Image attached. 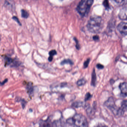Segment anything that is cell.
Instances as JSON below:
<instances>
[{
  "mask_svg": "<svg viewBox=\"0 0 127 127\" xmlns=\"http://www.w3.org/2000/svg\"><path fill=\"white\" fill-rule=\"evenodd\" d=\"M103 21L100 16L91 17L88 21L87 28L88 31L93 33H97L100 32L103 27Z\"/></svg>",
  "mask_w": 127,
  "mask_h": 127,
  "instance_id": "obj_1",
  "label": "cell"
},
{
  "mask_svg": "<svg viewBox=\"0 0 127 127\" xmlns=\"http://www.w3.org/2000/svg\"><path fill=\"white\" fill-rule=\"evenodd\" d=\"M67 124L77 127H87L88 123L86 117L82 114H76L72 118L67 120Z\"/></svg>",
  "mask_w": 127,
  "mask_h": 127,
  "instance_id": "obj_2",
  "label": "cell"
},
{
  "mask_svg": "<svg viewBox=\"0 0 127 127\" xmlns=\"http://www.w3.org/2000/svg\"><path fill=\"white\" fill-rule=\"evenodd\" d=\"M94 0H81L76 7L77 12L81 17L87 16L93 4Z\"/></svg>",
  "mask_w": 127,
  "mask_h": 127,
  "instance_id": "obj_3",
  "label": "cell"
},
{
  "mask_svg": "<svg viewBox=\"0 0 127 127\" xmlns=\"http://www.w3.org/2000/svg\"><path fill=\"white\" fill-rule=\"evenodd\" d=\"M104 105L105 106L111 110L113 113L116 112L117 114V112L118 108L117 109L116 106L115 104V101L113 97H111L109 98V99L105 102Z\"/></svg>",
  "mask_w": 127,
  "mask_h": 127,
  "instance_id": "obj_4",
  "label": "cell"
},
{
  "mask_svg": "<svg viewBox=\"0 0 127 127\" xmlns=\"http://www.w3.org/2000/svg\"><path fill=\"white\" fill-rule=\"evenodd\" d=\"M127 24L124 22H121L117 27V29L120 33L123 36L127 35Z\"/></svg>",
  "mask_w": 127,
  "mask_h": 127,
  "instance_id": "obj_5",
  "label": "cell"
},
{
  "mask_svg": "<svg viewBox=\"0 0 127 127\" xmlns=\"http://www.w3.org/2000/svg\"><path fill=\"white\" fill-rule=\"evenodd\" d=\"M127 100H124L122 102L121 107L118 108L117 112V114L118 116H122L123 115L125 112L127 111Z\"/></svg>",
  "mask_w": 127,
  "mask_h": 127,
  "instance_id": "obj_6",
  "label": "cell"
},
{
  "mask_svg": "<svg viewBox=\"0 0 127 127\" xmlns=\"http://www.w3.org/2000/svg\"><path fill=\"white\" fill-rule=\"evenodd\" d=\"M119 88L121 91V95L123 97L127 96V83L126 82L121 83L119 85Z\"/></svg>",
  "mask_w": 127,
  "mask_h": 127,
  "instance_id": "obj_7",
  "label": "cell"
},
{
  "mask_svg": "<svg viewBox=\"0 0 127 127\" xmlns=\"http://www.w3.org/2000/svg\"><path fill=\"white\" fill-rule=\"evenodd\" d=\"M119 18L122 20H127V7L123 8L120 10L119 14Z\"/></svg>",
  "mask_w": 127,
  "mask_h": 127,
  "instance_id": "obj_8",
  "label": "cell"
},
{
  "mask_svg": "<svg viewBox=\"0 0 127 127\" xmlns=\"http://www.w3.org/2000/svg\"><path fill=\"white\" fill-rule=\"evenodd\" d=\"M96 76L95 69H94L92 73V78H91V85L92 86H95L96 84Z\"/></svg>",
  "mask_w": 127,
  "mask_h": 127,
  "instance_id": "obj_9",
  "label": "cell"
},
{
  "mask_svg": "<svg viewBox=\"0 0 127 127\" xmlns=\"http://www.w3.org/2000/svg\"><path fill=\"white\" fill-rule=\"evenodd\" d=\"M86 112H87V114L88 116H91L93 113H94V108L93 109L90 104L87 105H86L85 107Z\"/></svg>",
  "mask_w": 127,
  "mask_h": 127,
  "instance_id": "obj_10",
  "label": "cell"
},
{
  "mask_svg": "<svg viewBox=\"0 0 127 127\" xmlns=\"http://www.w3.org/2000/svg\"><path fill=\"white\" fill-rule=\"evenodd\" d=\"M72 105L73 107L78 108L82 107L84 105V102L81 101H77L73 103Z\"/></svg>",
  "mask_w": 127,
  "mask_h": 127,
  "instance_id": "obj_11",
  "label": "cell"
},
{
  "mask_svg": "<svg viewBox=\"0 0 127 127\" xmlns=\"http://www.w3.org/2000/svg\"><path fill=\"white\" fill-rule=\"evenodd\" d=\"M27 91L29 94L30 95H32L33 93L34 89H33V86L31 83H29L27 85Z\"/></svg>",
  "mask_w": 127,
  "mask_h": 127,
  "instance_id": "obj_12",
  "label": "cell"
},
{
  "mask_svg": "<svg viewBox=\"0 0 127 127\" xmlns=\"http://www.w3.org/2000/svg\"><path fill=\"white\" fill-rule=\"evenodd\" d=\"M21 16L23 18L27 19L29 17V14L27 11H26L25 9H22L21 11Z\"/></svg>",
  "mask_w": 127,
  "mask_h": 127,
  "instance_id": "obj_13",
  "label": "cell"
},
{
  "mask_svg": "<svg viewBox=\"0 0 127 127\" xmlns=\"http://www.w3.org/2000/svg\"><path fill=\"white\" fill-rule=\"evenodd\" d=\"M66 64H69L70 65H73V62L72 61L69 59H64L61 62V65H64Z\"/></svg>",
  "mask_w": 127,
  "mask_h": 127,
  "instance_id": "obj_14",
  "label": "cell"
},
{
  "mask_svg": "<svg viewBox=\"0 0 127 127\" xmlns=\"http://www.w3.org/2000/svg\"><path fill=\"white\" fill-rule=\"evenodd\" d=\"M86 79H82L79 80L77 81V85L79 86H81L82 85H84L86 84Z\"/></svg>",
  "mask_w": 127,
  "mask_h": 127,
  "instance_id": "obj_15",
  "label": "cell"
},
{
  "mask_svg": "<svg viewBox=\"0 0 127 127\" xmlns=\"http://www.w3.org/2000/svg\"><path fill=\"white\" fill-rule=\"evenodd\" d=\"M103 5L106 10H109L110 9L108 0H104L103 2Z\"/></svg>",
  "mask_w": 127,
  "mask_h": 127,
  "instance_id": "obj_16",
  "label": "cell"
},
{
  "mask_svg": "<svg viewBox=\"0 0 127 127\" xmlns=\"http://www.w3.org/2000/svg\"><path fill=\"white\" fill-rule=\"evenodd\" d=\"M41 125H40V126H44V127H48V126H50V122L49 121H43V123L42 122L41 123Z\"/></svg>",
  "mask_w": 127,
  "mask_h": 127,
  "instance_id": "obj_17",
  "label": "cell"
},
{
  "mask_svg": "<svg viewBox=\"0 0 127 127\" xmlns=\"http://www.w3.org/2000/svg\"><path fill=\"white\" fill-rule=\"evenodd\" d=\"M74 41L76 43V49L78 50H79L80 49V46L79 45V41H78V39L76 37H74L73 38Z\"/></svg>",
  "mask_w": 127,
  "mask_h": 127,
  "instance_id": "obj_18",
  "label": "cell"
},
{
  "mask_svg": "<svg viewBox=\"0 0 127 127\" xmlns=\"http://www.w3.org/2000/svg\"><path fill=\"white\" fill-rule=\"evenodd\" d=\"M91 97H92V95L90 93H87L85 95V101H87L89 100L91 98Z\"/></svg>",
  "mask_w": 127,
  "mask_h": 127,
  "instance_id": "obj_19",
  "label": "cell"
},
{
  "mask_svg": "<svg viewBox=\"0 0 127 127\" xmlns=\"http://www.w3.org/2000/svg\"><path fill=\"white\" fill-rule=\"evenodd\" d=\"M90 61V59H87V60L85 62L84 64V68H86L88 67Z\"/></svg>",
  "mask_w": 127,
  "mask_h": 127,
  "instance_id": "obj_20",
  "label": "cell"
},
{
  "mask_svg": "<svg viewBox=\"0 0 127 127\" xmlns=\"http://www.w3.org/2000/svg\"><path fill=\"white\" fill-rule=\"evenodd\" d=\"M56 54H57V52L55 50H52L49 52L50 56H52V57L56 55Z\"/></svg>",
  "mask_w": 127,
  "mask_h": 127,
  "instance_id": "obj_21",
  "label": "cell"
},
{
  "mask_svg": "<svg viewBox=\"0 0 127 127\" xmlns=\"http://www.w3.org/2000/svg\"><path fill=\"white\" fill-rule=\"evenodd\" d=\"M6 60L7 64H12V62H13V60L11 58H8V57H6Z\"/></svg>",
  "mask_w": 127,
  "mask_h": 127,
  "instance_id": "obj_22",
  "label": "cell"
},
{
  "mask_svg": "<svg viewBox=\"0 0 127 127\" xmlns=\"http://www.w3.org/2000/svg\"><path fill=\"white\" fill-rule=\"evenodd\" d=\"M12 19L14 20L15 21L17 22L18 23V24L21 26V23L20 22V21H19V19H18L17 17H13V18H12Z\"/></svg>",
  "mask_w": 127,
  "mask_h": 127,
  "instance_id": "obj_23",
  "label": "cell"
},
{
  "mask_svg": "<svg viewBox=\"0 0 127 127\" xmlns=\"http://www.w3.org/2000/svg\"><path fill=\"white\" fill-rule=\"evenodd\" d=\"M93 38V40L95 41H98L99 40V37L97 35H94Z\"/></svg>",
  "mask_w": 127,
  "mask_h": 127,
  "instance_id": "obj_24",
  "label": "cell"
},
{
  "mask_svg": "<svg viewBox=\"0 0 127 127\" xmlns=\"http://www.w3.org/2000/svg\"><path fill=\"white\" fill-rule=\"evenodd\" d=\"M96 66L98 69H103L104 67L103 65L100 64H97Z\"/></svg>",
  "mask_w": 127,
  "mask_h": 127,
  "instance_id": "obj_25",
  "label": "cell"
},
{
  "mask_svg": "<svg viewBox=\"0 0 127 127\" xmlns=\"http://www.w3.org/2000/svg\"><path fill=\"white\" fill-rule=\"evenodd\" d=\"M113 0L116 3H121L124 2L125 0Z\"/></svg>",
  "mask_w": 127,
  "mask_h": 127,
  "instance_id": "obj_26",
  "label": "cell"
},
{
  "mask_svg": "<svg viewBox=\"0 0 127 127\" xmlns=\"http://www.w3.org/2000/svg\"><path fill=\"white\" fill-rule=\"evenodd\" d=\"M21 103H21V104H22L23 108H24V107H25L26 104V102L25 101V100H22Z\"/></svg>",
  "mask_w": 127,
  "mask_h": 127,
  "instance_id": "obj_27",
  "label": "cell"
},
{
  "mask_svg": "<svg viewBox=\"0 0 127 127\" xmlns=\"http://www.w3.org/2000/svg\"><path fill=\"white\" fill-rule=\"evenodd\" d=\"M7 81H8V79H6L5 80H4V81L3 82H0V85H3L5 83H6L7 82Z\"/></svg>",
  "mask_w": 127,
  "mask_h": 127,
  "instance_id": "obj_28",
  "label": "cell"
},
{
  "mask_svg": "<svg viewBox=\"0 0 127 127\" xmlns=\"http://www.w3.org/2000/svg\"><path fill=\"white\" fill-rule=\"evenodd\" d=\"M53 59V57L52 56H50L48 58V60L49 62H52Z\"/></svg>",
  "mask_w": 127,
  "mask_h": 127,
  "instance_id": "obj_29",
  "label": "cell"
},
{
  "mask_svg": "<svg viewBox=\"0 0 127 127\" xmlns=\"http://www.w3.org/2000/svg\"></svg>",
  "mask_w": 127,
  "mask_h": 127,
  "instance_id": "obj_30",
  "label": "cell"
}]
</instances>
